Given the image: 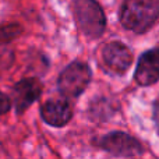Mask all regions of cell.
I'll return each instance as SVG.
<instances>
[{
  "instance_id": "obj_8",
  "label": "cell",
  "mask_w": 159,
  "mask_h": 159,
  "mask_svg": "<svg viewBox=\"0 0 159 159\" xmlns=\"http://www.w3.org/2000/svg\"><path fill=\"white\" fill-rule=\"evenodd\" d=\"M135 81L143 87L155 84L159 80V48L141 55L134 74Z\"/></svg>"
},
{
  "instance_id": "obj_7",
  "label": "cell",
  "mask_w": 159,
  "mask_h": 159,
  "mask_svg": "<svg viewBox=\"0 0 159 159\" xmlns=\"http://www.w3.org/2000/svg\"><path fill=\"white\" fill-rule=\"evenodd\" d=\"M42 93V84L36 78H24L18 81L13 88V101L16 110L21 115L31 103L36 101Z\"/></svg>"
},
{
  "instance_id": "obj_6",
  "label": "cell",
  "mask_w": 159,
  "mask_h": 159,
  "mask_svg": "<svg viewBox=\"0 0 159 159\" xmlns=\"http://www.w3.org/2000/svg\"><path fill=\"white\" fill-rule=\"evenodd\" d=\"M41 116L45 123L53 127H63L71 120L73 107L67 99H49L41 106Z\"/></svg>"
},
{
  "instance_id": "obj_5",
  "label": "cell",
  "mask_w": 159,
  "mask_h": 159,
  "mask_svg": "<svg viewBox=\"0 0 159 159\" xmlns=\"http://www.w3.org/2000/svg\"><path fill=\"white\" fill-rule=\"evenodd\" d=\"M102 59L109 71L115 74H123L133 61L130 49L121 42H110L105 45L102 50Z\"/></svg>"
},
{
  "instance_id": "obj_11",
  "label": "cell",
  "mask_w": 159,
  "mask_h": 159,
  "mask_svg": "<svg viewBox=\"0 0 159 159\" xmlns=\"http://www.w3.org/2000/svg\"><path fill=\"white\" fill-rule=\"evenodd\" d=\"M154 120H155V126H157L158 134H159V99L157 101L155 107H154Z\"/></svg>"
},
{
  "instance_id": "obj_1",
  "label": "cell",
  "mask_w": 159,
  "mask_h": 159,
  "mask_svg": "<svg viewBox=\"0 0 159 159\" xmlns=\"http://www.w3.org/2000/svg\"><path fill=\"white\" fill-rule=\"evenodd\" d=\"M159 20V0H124L120 21L124 28L144 34Z\"/></svg>"
},
{
  "instance_id": "obj_2",
  "label": "cell",
  "mask_w": 159,
  "mask_h": 159,
  "mask_svg": "<svg viewBox=\"0 0 159 159\" xmlns=\"http://www.w3.org/2000/svg\"><path fill=\"white\" fill-rule=\"evenodd\" d=\"M75 24L84 35L99 38L106 27V18L102 7L95 0H74L73 3Z\"/></svg>"
},
{
  "instance_id": "obj_9",
  "label": "cell",
  "mask_w": 159,
  "mask_h": 159,
  "mask_svg": "<svg viewBox=\"0 0 159 159\" xmlns=\"http://www.w3.org/2000/svg\"><path fill=\"white\" fill-rule=\"evenodd\" d=\"M21 27L18 24H3L0 25V42H10L21 34Z\"/></svg>"
},
{
  "instance_id": "obj_3",
  "label": "cell",
  "mask_w": 159,
  "mask_h": 159,
  "mask_svg": "<svg viewBox=\"0 0 159 159\" xmlns=\"http://www.w3.org/2000/svg\"><path fill=\"white\" fill-rule=\"evenodd\" d=\"M91 70L85 63L73 61L59 75L57 88L64 98H77L91 82Z\"/></svg>"
},
{
  "instance_id": "obj_4",
  "label": "cell",
  "mask_w": 159,
  "mask_h": 159,
  "mask_svg": "<svg viewBox=\"0 0 159 159\" xmlns=\"http://www.w3.org/2000/svg\"><path fill=\"white\" fill-rule=\"evenodd\" d=\"M102 149L116 157H137L143 154V147L135 138L121 131H113L98 141Z\"/></svg>"
},
{
  "instance_id": "obj_10",
  "label": "cell",
  "mask_w": 159,
  "mask_h": 159,
  "mask_svg": "<svg viewBox=\"0 0 159 159\" xmlns=\"http://www.w3.org/2000/svg\"><path fill=\"white\" fill-rule=\"evenodd\" d=\"M10 106H11V102H10V99H8V96L4 95V93L0 91V115L7 113L8 110H10Z\"/></svg>"
}]
</instances>
